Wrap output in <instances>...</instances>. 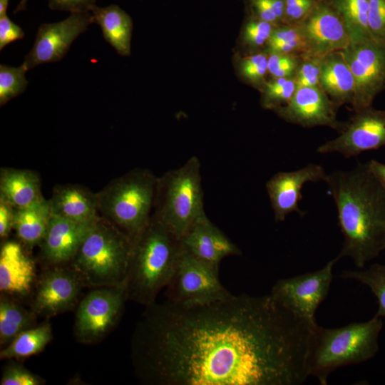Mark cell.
Segmentation results:
<instances>
[{
  "instance_id": "1",
  "label": "cell",
  "mask_w": 385,
  "mask_h": 385,
  "mask_svg": "<svg viewBox=\"0 0 385 385\" xmlns=\"http://www.w3.org/2000/svg\"><path fill=\"white\" fill-rule=\"evenodd\" d=\"M131 356L140 382L155 385H299L317 323L270 293L145 307Z\"/></svg>"
},
{
  "instance_id": "2",
  "label": "cell",
  "mask_w": 385,
  "mask_h": 385,
  "mask_svg": "<svg viewBox=\"0 0 385 385\" xmlns=\"http://www.w3.org/2000/svg\"><path fill=\"white\" fill-rule=\"evenodd\" d=\"M325 183L344 236L337 256L363 268L385 250V188L367 163L328 174Z\"/></svg>"
},
{
  "instance_id": "3",
  "label": "cell",
  "mask_w": 385,
  "mask_h": 385,
  "mask_svg": "<svg viewBox=\"0 0 385 385\" xmlns=\"http://www.w3.org/2000/svg\"><path fill=\"white\" fill-rule=\"evenodd\" d=\"M182 250L180 240L152 215L132 240L125 284L127 299L145 307L154 303L169 283Z\"/></svg>"
},
{
  "instance_id": "4",
  "label": "cell",
  "mask_w": 385,
  "mask_h": 385,
  "mask_svg": "<svg viewBox=\"0 0 385 385\" xmlns=\"http://www.w3.org/2000/svg\"><path fill=\"white\" fill-rule=\"evenodd\" d=\"M382 327L383 319L376 314L366 322L339 328L317 324L311 336L307 360L309 376L326 385L334 370L374 357L379 350L378 339Z\"/></svg>"
},
{
  "instance_id": "5",
  "label": "cell",
  "mask_w": 385,
  "mask_h": 385,
  "mask_svg": "<svg viewBox=\"0 0 385 385\" xmlns=\"http://www.w3.org/2000/svg\"><path fill=\"white\" fill-rule=\"evenodd\" d=\"M131 248L130 237L99 215L70 262V267L83 286L125 285Z\"/></svg>"
},
{
  "instance_id": "6",
  "label": "cell",
  "mask_w": 385,
  "mask_h": 385,
  "mask_svg": "<svg viewBox=\"0 0 385 385\" xmlns=\"http://www.w3.org/2000/svg\"><path fill=\"white\" fill-rule=\"evenodd\" d=\"M158 178L148 169H133L96 192L98 215L133 240L148 224Z\"/></svg>"
},
{
  "instance_id": "7",
  "label": "cell",
  "mask_w": 385,
  "mask_h": 385,
  "mask_svg": "<svg viewBox=\"0 0 385 385\" xmlns=\"http://www.w3.org/2000/svg\"><path fill=\"white\" fill-rule=\"evenodd\" d=\"M203 197L200 162L192 156L158 178L153 215L180 240L205 213Z\"/></svg>"
},
{
  "instance_id": "8",
  "label": "cell",
  "mask_w": 385,
  "mask_h": 385,
  "mask_svg": "<svg viewBox=\"0 0 385 385\" xmlns=\"http://www.w3.org/2000/svg\"><path fill=\"white\" fill-rule=\"evenodd\" d=\"M342 52L355 81L352 111L371 106L385 91V43L372 38L351 40Z\"/></svg>"
},
{
  "instance_id": "9",
  "label": "cell",
  "mask_w": 385,
  "mask_h": 385,
  "mask_svg": "<svg viewBox=\"0 0 385 385\" xmlns=\"http://www.w3.org/2000/svg\"><path fill=\"white\" fill-rule=\"evenodd\" d=\"M127 300L125 285L96 288L80 302L75 318L78 342L91 344L105 337L117 324Z\"/></svg>"
},
{
  "instance_id": "10",
  "label": "cell",
  "mask_w": 385,
  "mask_h": 385,
  "mask_svg": "<svg viewBox=\"0 0 385 385\" xmlns=\"http://www.w3.org/2000/svg\"><path fill=\"white\" fill-rule=\"evenodd\" d=\"M339 259L337 256L317 271L278 280L270 294L294 314L316 323L315 312L329 293L333 267Z\"/></svg>"
},
{
  "instance_id": "11",
  "label": "cell",
  "mask_w": 385,
  "mask_h": 385,
  "mask_svg": "<svg viewBox=\"0 0 385 385\" xmlns=\"http://www.w3.org/2000/svg\"><path fill=\"white\" fill-rule=\"evenodd\" d=\"M219 270L197 259L183 247L174 273L166 286V297L175 302H205L230 292L222 286Z\"/></svg>"
},
{
  "instance_id": "12",
  "label": "cell",
  "mask_w": 385,
  "mask_h": 385,
  "mask_svg": "<svg viewBox=\"0 0 385 385\" xmlns=\"http://www.w3.org/2000/svg\"><path fill=\"white\" fill-rule=\"evenodd\" d=\"M382 147H385V109L371 106L354 112L339 135L319 145L317 152L350 158Z\"/></svg>"
},
{
  "instance_id": "13",
  "label": "cell",
  "mask_w": 385,
  "mask_h": 385,
  "mask_svg": "<svg viewBox=\"0 0 385 385\" xmlns=\"http://www.w3.org/2000/svg\"><path fill=\"white\" fill-rule=\"evenodd\" d=\"M93 23L91 11L71 13L66 19L41 24L30 51L23 63L28 70L63 59L72 43Z\"/></svg>"
},
{
  "instance_id": "14",
  "label": "cell",
  "mask_w": 385,
  "mask_h": 385,
  "mask_svg": "<svg viewBox=\"0 0 385 385\" xmlns=\"http://www.w3.org/2000/svg\"><path fill=\"white\" fill-rule=\"evenodd\" d=\"M299 26L306 39L309 56H323L342 51L351 41L348 28L329 0H317Z\"/></svg>"
},
{
  "instance_id": "15",
  "label": "cell",
  "mask_w": 385,
  "mask_h": 385,
  "mask_svg": "<svg viewBox=\"0 0 385 385\" xmlns=\"http://www.w3.org/2000/svg\"><path fill=\"white\" fill-rule=\"evenodd\" d=\"M339 108L319 86H303L298 87L291 100L274 112L289 123L304 128L327 126L340 133L346 122L337 119Z\"/></svg>"
},
{
  "instance_id": "16",
  "label": "cell",
  "mask_w": 385,
  "mask_h": 385,
  "mask_svg": "<svg viewBox=\"0 0 385 385\" xmlns=\"http://www.w3.org/2000/svg\"><path fill=\"white\" fill-rule=\"evenodd\" d=\"M82 286L71 267L52 266L36 281L31 309L46 317L66 312L74 307Z\"/></svg>"
},
{
  "instance_id": "17",
  "label": "cell",
  "mask_w": 385,
  "mask_h": 385,
  "mask_svg": "<svg viewBox=\"0 0 385 385\" xmlns=\"http://www.w3.org/2000/svg\"><path fill=\"white\" fill-rule=\"evenodd\" d=\"M327 176L324 168L314 163H309L296 170L274 174L266 183L265 188L275 221L283 222L293 212L303 215L304 212L299 207L303 186L307 183L325 182Z\"/></svg>"
},
{
  "instance_id": "18",
  "label": "cell",
  "mask_w": 385,
  "mask_h": 385,
  "mask_svg": "<svg viewBox=\"0 0 385 385\" xmlns=\"http://www.w3.org/2000/svg\"><path fill=\"white\" fill-rule=\"evenodd\" d=\"M19 241H4L0 249V291L12 298H25L36 284L34 261Z\"/></svg>"
},
{
  "instance_id": "19",
  "label": "cell",
  "mask_w": 385,
  "mask_h": 385,
  "mask_svg": "<svg viewBox=\"0 0 385 385\" xmlns=\"http://www.w3.org/2000/svg\"><path fill=\"white\" fill-rule=\"evenodd\" d=\"M96 220L78 222L53 215L39 245L43 261L51 267L70 262Z\"/></svg>"
},
{
  "instance_id": "20",
  "label": "cell",
  "mask_w": 385,
  "mask_h": 385,
  "mask_svg": "<svg viewBox=\"0 0 385 385\" xmlns=\"http://www.w3.org/2000/svg\"><path fill=\"white\" fill-rule=\"evenodd\" d=\"M180 242L189 253L217 270L222 259L241 255L238 247L205 213L198 218Z\"/></svg>"
},
{
  "instance_id": "21",
  "label": "cell",
  "mask_w": 385,
  "mask_h": 385,
  "mask_svg": "<svg viewBox=\"0 0 385 385\" xmlns=\"http://www.w3.org/2000/svg\"><path fill=\"white\" fill-rule=\"evenodd\" d=\"M49 201L53 215L72 221L88 222L99 216L96 193L82 185H56Z\"/></svg>"
},
{
  "instance_id": "22",
  "label": "cell",
  "mask_w": 385,
  "mask_h": 385,
  "mask_svg": "<svg viewBox=\"0 0 385 385\" xmlns=\"http://www.w3.org/2000/svg\"><path fill=\"white\" fill-rule=\"evenodd\" d=\"M319 87L339 107L351 105L355 94V81L342 51L322 56Z\"/></svg>"
},
{
  "instance_id": "23",
  "label": "cell",
  "mask_w": 385,
  "mask_h": 385,
  "mask_svg": "<svg viewBox=\"0 0 385 385\" xmlns=\"http://www.w3.org/2000/svg\"><path fill=\"white\" fill-rule=\"evenodd\" d=\"M0 198L15 209L28 207L43 197L38 174L29 169H0Z\"/></svg>"
},
{
  "instance_id": "24",
  "label": "cell",
  "mask_w": 385,
  "mask_h": 385,
  "mask_svg": "<svg viewBox=\"0 0 385 385\" xmlns=\"http://www.w3.org/2000/svg\"><path fill=\"white\" fill-rule=\"evenodd\" d=\"M91 13L93 23L101 27L105 41L115 48L118 54L130 56L133 31L130 16L115 4L106 7L96 5L91 9Z\"/></svg>"
},
{
  "instance_id": "25",
  "label": "cell",
  "mask_w": 385,
  "mask_h": 385,
  "mask_svg": "<svg viewBox=\"0 0 385 385\" xmlns=\"http://www.w3.org/2000/svg\"><path fill=\"white\" fill-rule=\"evenodd\" d=\"M49 200H42L26 207L15 209L14 230L19 241L26 247L40 245L51 219Z\"/></svg>"
},
{
  "instance_id": "26",
  "label": "cell",
  "mask_w": 385,
  "mask_h": 385,
  "mask_svg": "<svg viewBox=\"0 0 385 385\" xmlns=\"http://www.w3.org/2000/svg\"><path fill=\"white\" fill-rule=\"evenodd\" d=\"M36 314L27 310L14 298L1 295L0 344L7 346L22 332L35 326Z\"/></svg>"
},
{
  "instance_id": "27",
  "label": "cell",
  "mask_w": 385,
  "mask_h": 385,
  "mask_svg": "<svg viewBox=\"0 0 385 385\" xmlns=\"http://www.w3.org/2000/svg\"><path fill=\"white\" fill-rule=\"evenodd\" d=\"M53 338L48 322L29 328L16 336L0 351L1 359L28 357L42 351Z\"/></svg>"
},
{
  "instance_id": "28",
  "label": "cell",
  "mask_w": 385,
  "mask_h": 385,
  "mask_svg": "<svg viewBox=\"0 0 385 385\" xmlns=\"http://www.w3.org/2000/svg\"><path fill=\"white\" fill-rule=\"evenodd\" d=\"M265 51L300 58L309 56L308 46L299 25L280 24L275 26Z\"/></svg>"
},
{
  "instance_id": "29",
  "label": "cell",
  "mask_w": 385,
  "mask_h": 385,
  "mask_svg": "<svg viewBox=\"0 0 385 385\" xmlns=\"http://www.w3.org/2000/svg\"><path fill=\"white\" fill-rule=\"evenodd\" d=\"M344 20L351 40L371 38L368 24L369 0H329Z\"/></svg>"
},
{
  "instance_id": "30",
  "label": "cell",
  "mask_w": 385,
  "mask_h": 385,
  "mask_svg": "<svg viewBox=\"0 0 385 385\" xmlns=\"http://www.w3.org/2000/svg\"><path fill=\"white\" fill-rule=\"evenodd\" d=\"M340 277L354 279L368 287L376 297L379 308L376 315L385 320V265L374 264L369 268L344 271Z\"/></svg>"
},
{
  "instance_id": "31",
  "label": "cell",
  "mask_w": 385,
  "mask_h": 385,
  "mask_svg": "<svg viewBox=\"0 0 385 385\" xmlns=\"http://www.w3.org/2000/svg\"><path fill=\"white\" fill-rule=\"evenodd\" d=\"M297 88L294 76L267 80L260 91L263 108L275 111L285 106Z\"/></svg>"
},
{
  "instance_id": "32",
  "label": "cell",
  "mask_w": 385,
  "mask_h": 385,
  "mask_svg": "<svg viewBox=\"0 0 385 385\" xmlns=\"http://www.w3.org/2000/svg\"><path fill=\"white\" fill-rule=\"evenodd\" d=\"M29 70L22 64L18 67L0 65V106L23 93L28 86L26 73Z\"/></svg>"
},
{
  "instance_id": "33",
  "label": "cell",
  "mask_w": 385,
  "mask_h": 385,
  "mask_svg": "<svg viewBox=\"0 0 385 385\" xmlns=\"http://www.w3.org/2000/svg\"><path fill=\"white\" fill-rule=\"evenodd\" d=\"M238 69L247 83L261 90L268 74V53L262 51L243 57L240 61Z\"/></svg>"
},
{
  "instance_id": "34",
  "label": "cell",
  "mask_w": 385,
  "mask_h": 385,
  "mask_svg": "<svg viewBox=\"0 0 385 385\" xmlns=\"http://www.w3.org/2000/svg\"><path fill=\"white\" fill-rule=\"evenodd\" d=\"M276 26L254 18L245 25L242 32V43L250 53L265 51L270 37Z\"/></svg>"
},
{
  "instance_id": "35",
  "label": "cell",
  "mask_w": 385,
  "mask_h": 385,
  "mask_svg": "<svg viewBox=\"0 0 385 385\" xmlns=\"http://www.w3.org/2000/svg\"><path fill=\"white\" fill-rule=\"evenodd\" d=\"M322 56L302 57L294 74L297 88L319 86Z\"/></svg>"
},
{
  "instance_id": "36",
  "label": "cell",
  "mask_w": 385,
  "mask_h": 385,
  "mask_svg": "<svg viewBox=\"0 0 385 385\" xmlns=\"http://www.w3.org/2000/svg\"><path fill=\"white\" fill-rule=\"evenodd\" d=\"M45 381L39 376L30 371L26 367L11 361L2 372L1 385H41Z\"/></svg>"
},
{
  "instance_id": "37",
  "label": "cell",
  "mask_w": 385,
  "mask_h": 385,
  "mask_svg": "<svg viewBox=\"0 0 385 385\" xmlns=\"http://www.w3.org/2000/svg\"><path fill=\"white\" fill-rule=\"evenodd\" d=\"M300 59L289 54L268 53V74L271 78L294 76Z\"/></svg>"
},
{
  "instance_id": "38",
  "label": "cell",
  "mask_w": 385,
  "mask_h": 385,
  "mask_svg": "<svg viewBox=\"0 0 385 385\" xmlns=\"http://www.w3.org/2000/svg\"><path fill=\"white\" fill-rule=\"evenodd\" d=\"M368 24L371 37L385 43V0H369Z\"/></svg>"
},
{
  "instance_id": "39",
  "label": "cell",
  "mask_w": 385,
  "mask_h": 385,
  "mask_svg": "<svg viewBox=\"0 0 385 385\" xmlns=\"http://www.w3.org/2000/svg\"><path fill=\"white\" fill-rule=\"evenodd\" d=\"M317 0H284L282 24L299 25L312 9Z\"/></svg>"
},
{
  "instance_id": "40",
  "label": "cell",
  "mask_w": 385,
  "mask_h": 385,
  "mask_svg": "<svg viewBox=\"0 0 385 385\" xmlns=\"http://www.w3.org/2000/svg\"><path fill=\"white\" fill-rule=\"evenodd\" d=\"M24 36L23 29L14 23L6 14L0 16V50Z\"/></svg>"
},
{
  "instance_id": "41",
  "label": "cell",
  "mask_w": 385,
  "mask_h": 385,
  "mask_svg": "<svg viewBox=\"0 0 385 385\" xmlns=\"http://www.w3.org/2000/svg\"><path fill=\"white\" fill-rule=\"evenodd\" d=\"M48 7L52 10L71 13L88 12L96 6V0H48Z\"/></svg>"
},
{
  "instance_id": "42",
  "label": "cell",
  "mask_w": 385,
  "mask_h": 385,
  "mask_svg": "<svg viewBox=\"0 0 385 385\" xmlns=\"http://www.w3.org/2000/svg\"><path fill=\"white\" fill-rule=\"evenodd\" d=\"M15 208L0 198V237L6 239L14 229Z\"/></svg>"
},
{
  "instance_id": "43",
  "label": "cell",
  "mask_w": 385,
  "mask_h": 385,
  "mask_svg": "<svg viewBox=\"0 0 385 385\" xmlns=\"http://www.w3.org/2000/svg\"><path fill=\"white\" fill-rule=\"evenodd\" d=\"M256 18L272 24L274 26L282 24L272 10L268 0H250Z\"/></svg>"
},
{
  "instance_id": "44",
  "label": "cell",
  "mask_w": 385,
  "mask_h": 385,
  "mask_svg": "<svg viewBox=\"0 0 385 385\" xmlns=\"http://www.w3.org/2000/svg\"><path fill=\"white\" fill-rule=\"evenodd\" d=\"M367 164L370 171L385 188V163L376 160H371Z\"/></svg>"
},
{
  "instance_id": "45",
  "label": "cell",
  "mask_w": 385,
  "mask_h": 385,
  "mask_svg": "<svg viewBox=\"0 0 385 385\" xmlns=\"http://www.w3.org/2000/svg\"><path fill=\"white\" fill-rule=\"evenodd\" d=\"M10 0H0V16L6 14V11Z\"/></svg>"
},
{
  "instance_id": "46",
  "label": "cell",
  "mask_w": 385,
  "mask_h": 385,
  "mask_svg": "<svg viewBox=\"0 0 385 385\" xmlns=\"http://www.w3.org/2000/svg\"><path fill=\"white\" fill-rule=\"evenodd\" d=\"M28 0H21L16 9L14 11V14L21 11L25 10L26 8V3Z\"/></svg>"
}]
</instances>
